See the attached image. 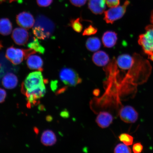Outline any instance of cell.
I'll use <instances>...</instances> for the list:
<instances>
[{
	"label": "cell",
	"instance_id": "27",
	"mask_svg": "<svg viewBox=\"0 0 153 153\" xmlns=\"http://www.w3.org/2000/svg\"><path fill=\"white\" fill-rule=\"evenodd\" d=\"M107 5L109 7H113L118 6L120 4V0H106Z\"/></svg>",
	"mask_w": 153,
	"mask_h": 153
},
{
	"label": "cell",
	"instance_id": "25",
	"mask_svg": "<svg viewBox=\"0 0 153 153\" xmlns=\"http://www.w3.org/2000/svg\"><path fill=\"white\" fill-rule=\"evenodd\" d=\"M53 0H37V4L41 7L49 6L52 3Z\"/></svg>",
	"mask_w": 153,
	"mask_h": 153
},
{
	"label": "cell",
	"instance_id": "18",
	"mask_svg": "<svg viewBox=\"0 0 153 153\" xmlns=\"http://www.w3.org/2000/svg\"><path fill=\"white\" fill-rule=\"evenodd\" d=\"M12 23L9 19H0V34L3 36L9 35L12 31Z\"/></svg>",
	"mask_w": 153,
	"mask_h": 153
},
{
	"label": "cell",
	"instance_id": "23",
	"mask_svg": "<svg viewBox=\"0 0 153 153\" xmlns=\"http://www.w3.org/2000/svg\"><path fill=\"white\" fill-rule=\"evenodd\" d=\"M114 153H131V149L124 143H119L114 149Z\"/></svg>",
	"mask_w": 153,
	"mask_h": 153
},
{
	"label": "cell",
	"instance_id": "9",
	"mask_svg": "<svg viewBox=\"0 0 153 153\" xmlns=\"http://www.w3.org/2000/svg\"><path fill=\"white\" fill-rule=\"evenodd\" d=\"M11 37L16 45H24L27 43L29 36L26 29L18 27L13 30Z\"/></svg>",
	"mask_w": 153,
	"mask_h": 153
},
{
	"label": "cell",
	"instance_id": "4",
	"mask_svg": "<svg viewBox=\"0 0 153 153\" xmlns=\"http://www.w3.org/2000/svg\"><path fill=\"white\" fill-rule=\"evenodd\" d=\"M145 30L144 33L139 36L138 43L149 58L153 61V25L147 26Z\"/></svg>",
	"mask_w": 153,
	"mask_h": 153
},
{
	"label": "cell",
	"instance_id": "17",
	"mask_svg": "<svg viewBox=\"0 0 153 153\" xmlns=\"http://www.w3.org/2000/svg\"><path fill=\"white\" fill-rule=\"evenodd\" d=\"M94 63L99 66L106 65L109 62V56L103 51H99L95 53L92 56Z\"/></svg>",
	"mask_w": 153,
	"mask_h": 153
},
{
	"label": "cell",
	"instance_id": "16",
	"mask_svg": "<svg viewBox=\"0 0 153 153\" xmlns=\"http://www.w3.org/2000/svg\"><path fill=\"white\" fill-rule=\"evenodd\" d=\"M118 66L123 70H128L133 65V57L128 54H124L120 55L117 59Z\"/></svg>",
	"mask_w": 153,
	"mask_h": 153
},
{
	"label": "cell",
	"instance_id": "28",
	"mask_svg": "<svg viewBox=\"0 0 153 153\" xmlns=\"http://www.w3.org/2000/svg\"><path fill=\"white\" fill-rule=\"evenodd\" d=\"M87 0H70L72 5L77 7H82L87 2Z\"/></svg>",
	"mask_w": 153,
	"mask_h": 153
},
{
	"label": "cell",
	"instance_id": "30",
	"mask_svg": "<svg viewBox=\"0 0 153 153\" xmlns=\"http://www.w3.org/2000/svg\"><path fill=\"white\" fill-rule=\"evenodd\" d=\"M61 116L64 118H68L69 117L70 114L68 111L66 110H65L62 111L60 114Z\"/></svg>",
	"mask_w": 153,
	"mask_h": 153
},
{
	"label": "cell",
	"instance_id": "33",
	"mask_svg": "<svg viewBox=\"0 0 153 153\" xmlns=\"http://www.w3.org/2000/svg\"><path fill=\"white\" fill-rule=\"evenodd\" d=\"M94 95H95L96 96H97L99 95V91H97V90L94 91Z\"/></svg>",
	"mask_w": 153,
	"mask_h": 153
},
{
	"label": "cell",
	"instance_id": "6",
	"mask_svg": "<svg viewBox=\"0 0 153 153\" xmlns=\"http://www.w3.org/2000/svg\"><path fill=\"white\" fill-rule=\"evenodd\" d=\"M130 2L127 0L124 4L120 6L112 7L105 11L104 20L107 24H112L116 21L121 18L125 14Z\"/></svg>",
	"mask_w": 153,
	"mask_h": 153
},
{
	"label": "cell",
	"instance_id": "29",
	"mask_svg": "<svg viewBox=\"0 0 153 153\" xmlns=\"http://www.w3.org/2000/svg\"><path fill=\"white\" fill-rule=\"evenodd\" d=\"M6 97V91L4 89L0 88V104L4 102Z\"/></svg>",
	"mask_w": 153,
	"mask_h": 153
},
{
	"label": "cell",
	"instance_id": "13",
	"mask_svg": "<svg viewBox=\"0 0 153 153\" xmlns=\"http://www.w3.org/2000/svg\"><path fill=\"white\" fill-rule=\"evenodd\" d=\"M18 83V77L12 73H7L2 80V84L3 87L8 89L15 88L17 87Z\"/></svg>",
	"mask_w": 153,
	"mask_h": 153
},
{
	"label": "cell",
	"instance_id": "34",
	"mask_svg": "<svg viewBox=\"0 0 153 153\" xmlns=\"http://www.w3.org/2000/svg\"><path fill=\"white\" fill-rule=\"evenodd\" d=\"M3 47L2 45H1V43L0 42V49H1V48Z\"/></svg>",
	"mask_w": 153,
	"mask_h": 153
},
{
	"label": "cell",
	"instance_id": "19",
	"mask_svg": "<svg viewBox=\"0 0 153 153\" xmlns=\"http://www.w3.org/2000/svg\"><path fill=\"white\" fill-rule=\"evenodd\" d=\"M86 48L90 51H97L100 48L101 42L99 38L92 37L88 38L86 42Z\"/></svg>",
	"mask_w": 153,
	"mask_h": 153
},
{
	"label": "cell",
	"instance_id": "20",
	"mask_svg": "<svg viewBox=\"0 0 153 153\" xmlns=\"http://www.w3.org/2000/svg\"><path fill=\"white\" fill-rule=\"evenodd\" d=\"M28 47L30 49L33 50L36 52L44 53L45 52V49L41 45L37 38L33 37V41L29 43Z\"/></svg>",
	"mask_w": 153,
	"mask_h": 153
},
{
	"label": "cell",
	"instance_id": "1",
	"mask_svg": "<svg viewBox=\"0 0 153 153\" xmlns=\"http://www.w3.org/2000/svg\"><path fill=\"white\" fill-rule=\"evenodd\" d=\"M45 81L40 71L30 73L22 82V91L27 99L29 106L37 104L46 93Z\"/></svg>",
	"mask_w": 153,
	"mask_h": 153
},
{
	"label": "cell",
	"instance_id": "2",
	"mask_svg": "<svg viewBox=\"0 0 153 153\" xmlns=\"http://www.w3.org/2000/svg\"><path fill=\"white\" fill-rule=\"evenodd\" d=\"M55 28V25L52 21L43 15H39L35 21L33 32L38 39L45 40L50 37Z\"/></svg>",
	"mask_w": 153,
	"mask_h": 153
},
{
	"label": "cell",
	"instance_id": "11",
	"mask_svg": "<svg viewBox=\"0 0 153 153\" xmlns=\"http://www.w3.org/2000/svg\"><path fill=\"white\" fill-rule=\"evenodd\" d=\"M27 65L28 68L31 70L42 71L43 66V59L38 55H31L27 60Z\"/></svg>",
	"mask_w": 153,
	"mask_h": 153
},
{
	"label": "cell",
	"instance_id": "12",
	"mask_svg": "<svg viewBox=\"0 0 153 153\" xmlns=\"http://www.w3.org/2000/svg\"><path fill=\"white\" fill-rule=\"evenodd\" d=\"M106 0H89L88 7L94 14H101L106 8Z\"/></svg>",
	"mask_w": 153,
	"mask_h": 153
},
{
	"label": "cell",
	"instance_id": "3",
	"mask_svg": "<svg viewBox=\"0 0 153 153\" xmlns=\"http://www.w3.org/2000/svg\"><path fill=\"white\" fill-rule=\"evenodd\" d=\"M35 53L33 49H23L16 48L13 47L8 48L6 52L7 59L14 65L21 64L24 59H27L30 55Z\"/></svg>",
	"mask_w": 153,
	"mask_h": 153
},
{
	"label": "cell",
	"instance_id": "32",
	"mask_svg": "<svg viewBox=\"0 0 153 153\" xmlns=\"http://www.w3.org/2000/svg\"><path fill=\"white\" fill-rule=\"evenodd\" d=\"M151 22L153 25V10L152 11L151 15Z\"/></svg>",
	"mask_w": 153,
	"mask_h": 153
},
{
	"label": "cell",
	"instance_id": "15",
	"mask_svg": "<svg viewBox=\"0 0 153 153\" xmlns=\"http://www.w3.org/2000/svg\"><path fill=\"white\" fill-rule=\"evenodd\" d=\"M102 39L105 47L107 48H112L116 45L117 42V34L114 32L107 31L103 34Z\"/></svg>",
	"mask_w": 153,
	"mask_h": 153
},
{
	"label": "cell",
	"instance_id": "26",
	"mask_svg": "<svg viewBox=\"0 0 153 153\" xmlns=\"http://www.w3.org/2000/svg\"><path fill=\"white\" fill-rule=\"evenodd\" d=\"M143 149V145L140 143H135L133 146V151L134 153H140Z\"/></svg>",
	"mask_w": 153,
	"mask_h": 153
},
{
	"label": "cell",
	"instance_id": "7",
	"mask_svg": "<svg viewBox=\"0 0 153 153\" xmlns=\"http://www.w3.org/2000/svg\"><path fill=\"white\" fill-rule=\"evenodd\" d=\"M120 119L125 123H135L138 118V114L133 107L126 106L122 107L119 112Z\"/></svg>",
	"mask_w": 153,
	"mask_h": 153
},
{
	"label": "cell",
	"instance_id": "10",
	"mask_svg": "<svg viewBox=\"0 0 153 153\" xmlns=\"http://www.w3.org/2000/svg\"><path fill=\"white\" fill-rule=\"evenodd\" d=\"M113 117L109 113L101 111L97 116L96 122L99 127L105 128L109 126L112 123Z\"/></svg>",
	"mask_w": 153,
	"mask_h": 153
},
{
	"label": "cell",
	"instance_id": "22",
	"mask_svg": "<svg viewBox=\"0 0 153 153\" xmlns=\"http://www.w3.org/2000/svg\"><path fill=\"white\" fill-rule=\"evenodd\" d=\"M120 140L123 142L124 144L129 146L132 145L133 142V137L131 135L127 133H123L120 134L119 137Z\"/></svg>",
	"mask_w": 153,
	"mask_h": 153
},
{
	"label": "cell",
	"instance_id": "5",
	"mask_svg": "<svg viewBox=\"0 0 153 153\" xmlns=\"http://www.w3.org/2000/svg\"><path fill=\"white\" fill-rule=\"evenodd\" d=\"M59 77L65 85L70 87H75L82 82L77 72L71 68H62L59 73Z\"/></svg>",
	"mask_w": 153,
	"mask_h": 153
},
{
	"label": "cell",
	"instance_id": "14",
	"mask_svg": "<svg viewBox=\"0 0 153 153\" xmlns=\"http://www.w3.org/2000/svg\"><path fill=\"white\" fill-rule=\"evenodd\" d=\"M41 141L42 143L45 146H52L56 142V135L51 130H45L42 134Z\"/></svg>",
	"mask_w": 153,
	"mask_h": 153
},
{
	"label": "cell",
	"instance_id": "31",
	"mask_svg": "<svg viewBox=\"0 0 153 153\" xmlns=\"http://www.w3.org/2000/svg\"><path fill=\"white\" fill-rule=\"evenodd\" d=\"M19 0H0V4L5 2H8L9 3H12L13 2Z\"/></svg>",
	"mask_w": 153,
	"mask_h": 153
},
{
	"label": "cell",
	"instance_id": "8",
	"mask_svg": "<svg viewBox=\"0 0 153 153\" xmlns=\"http://www.w3.org/2000/svg\"><path fill=\"white\" fill-rule=\"evenodd\" d=\"M16 21L19 26L25 29L33 27L35 22L33 15L27 12H22L17 15Z\"/></svg>",
	"mask_w": 153,
	"mask_h": 153
},
{
	"label": "cell",
	"instance_id": "24",
	"mask_svg": "<svg viewBox=\"0 0 153 153\" xmlns=\"http://www.w3.org/2000/svg\"><path fill=\"white\" fill-rule=\"evenodd\" d=\"M97 32V28L92 25H90L88 27L85 28L82 34L84 36H89L96 33Z\"/></svg>",
	"mask_w": 153,
	"mask_h": 153
},
{
	"label": "cell",
	"instance_id": "21",
	"mask_svg": "<svg viewBox=\"0 0 153 153\" xmlns=\"http://www.w3.org/2000/svg\"><path fill=\"white\" fill-rule=\"evenodd\" d=\"M70 25L73 29L78 33H80L83 30V25L80 22L79 18L72 19L70 21Z\"/></svg>",
	"mask_w": 153,
	"mask_h": 153
}]
</instances>
